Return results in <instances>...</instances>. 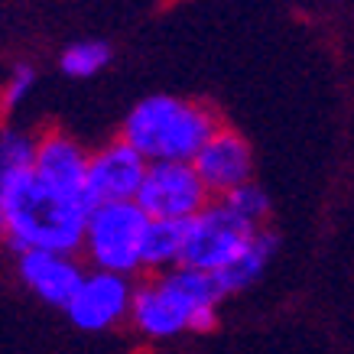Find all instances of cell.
<instances>
[{
    "instance_id": "1",
    "label": "cell",
    "mask_w": 354,
    "mask_h": 354,
    "mask_svg": "<svg viewBox=\"0 0 354 354\" xmlns=\"http://www.w3.org/2000/svg\"><path fill=\"white\" fill-rule=\"evenodd\" d=\"M221 290L215 277L192 267H172L133 283L127 325L147 342H176L185 335H208L218 325Z\"/></svg>"
},
{
    "instance_id": "2",
    "label": "cell",
    "mask_w": 354,
    "mask_h": 354,
    "mask_svg": "<svg viewBox=\"0 0 354 354\" xmlns=\"http://www.w3.org/2000/svg\"><path fill=\"white\" fill-rule=\"evenodd\" d=\"M218 127V111L198 97L147 95L120 120L118 137L147 162H192Z\"/></svg>"
},
{
    "instance_id": "3",
    "label": "cell",
    "mask_w": 354,
    "mask_h": 354,
    "mask_svg": "<svg viewBox=\"0 0 354 354\" xmlns=\"http://www.w3.org/2000/svg\"><path fill=\"white\" fill-rule=\"evenodd\" d=\"M0 208L7 221V244L20 250H59L78 254L91 205L49 189L36 176H23L20 183L0 192Z\"/></svg>"
},
{
    "instance_id": "4",
    "label": "cell",
    "mask_w": 354,
    "mask_h": 354,
    "mask_svg": "<svg viewBox=\"0 0 354 354\" xmlns=\"http://www.w3.org/2000/svg\"><path fill=\"white\" fill-rule=\"evenodd\" d=\"M150 218L137 202H104L91 205L85 221V237L78 257L88 260V270H104L120 277L143 273V234Z\"/></svg>"
},
{
    "instance_id": "5",
    "label": "cell",
    "mask_w": 354,
    "mask_h": 354,
    "mask_svg": "<svg viewBox=\"0 0 354 354\" xmlns=\"http://www.w3.org/2000/svg\"><path fill=\"white\" fill-rule=\"evenodd\" d=\"M263 227H250L237 218L221 198H212L202 212L185 225L183 267H192L205 277H218L237 260V254L250 244V237Z\"/></svg>"
},
{
    "instance_id": "6",
    "label": "cell",
    "mask_w": 354,
    "mask_h": 354,
    "mask_svg": "<svg viewBox=\"0 0 354 354\" xmlns=\"http://www.w3.org/2000/svg\"><path fill=\"white\" fill-rule=\"evenodd\" d=\"M212 192L205 189L192 162H150L143 185L137 192V205L153 221H192Z\"/></svg>"
},
{
    "instance_id": "7",
    "label": "cell",
    "mask_w": 354,
    "mask_h": 354,
    "mask_svg": "<svg viewBox=\"0 0 354 354\" xmlns=\"http://www.w3.org/2000/svg\"><path fill=\"white\" fill-rule=\"evenodd\" d=\"M130 302H133V279L104 270H88L85 279L78 283L75 296L65 306V319L78 332L101 335L114 332L130 319Z\"/></svg>"
},
{
    "instance_id": "8",
    "label": "cell",
    "mask_w": 354,
    "mask_h": 354,
    "mask_svg": "<svg viewBox=\"0 0 354 354\" xmlns=\"http://www.w3.org/2000/svg\"><path fill=\"white\" fill-rule=\"evenodd\" d=\"M147 166L150 162L143 160L133 147H127L120 137L108 140L104 147L91 150V156H88V202H137Z\"/></svg>"
},
{
    "instance_id": "9",
    "label": "cell",
    "mask_w": 354,
    "mask_h": 354,
    "mask_svg": "<svg viewBox=\"0 0 354 354\" xmlns=\"http://www.w3.org/2000/svg\"><path fill=\"white\" fill-rule=\"evenodd\" d=\"M13 267H17V279L23 283V290L53 309L68 306L78 283L88 273L78 254H59V250H20Z\"/></svg>"
},
{
    "instance_id": "10",
    "label": "cell",
    "mask_w": 354,
    "mask_h": 354,
    "mask_svg": "<svg viewBox=\"0 0 354 354\" xmlns=\"http://www.w3.org/2000/svg\"><path fill=\"white\" fill-rule=\"evenodd\" d=\"M198 179L205 183V189L212 192V198L234 192L241 185L254 183V150L234 127H221L208 137L198 156L192 160Z\"/></svg>"
},
{
    "instance_id": "11",
    "label": "cell",
    "mask_w": 354,
    "mask_h": 354,
    "mask_svg": "<svg viewBox=\"0 0 354 354\" xmlns=\"http://www.w3.org/2000/svg\"><path fill=\"white\" fill-rule=\"evenodd\" d=\"M88 156L91 153L78 143L72 133L53 127L43 130L36 137V156H32V176L46 183L49 189L72 198H85V183H88ZM91 205V202H88Z\"/></svg>"
},
{
    "instance_id": "12",
    "label": "cell",
    "mask_w": 354,
    "mask_h": 354,
    "mask_svg": "<svg viewBox=\"0 0 354 354\" xmlns=\"http://www.w3.org/2000/svg\"><path fill=\"white\" fill-rule=\"evenodd\" d=\"M277 250H279L277 231H273V227L257 231V234L250 237V244L237 254L234 263L215 277L221 296H225V299L227 296H241V292H247L250 286H257L260 277L267 273V267L273 263V257H277Z\"/></svg>"
},
{
    "instance_id": "13",
    "label": "cell",
    "mask_w": 354,
    "mask_h": 354,
    "mask_svg": "<svg viewBox=\"0 0 354 354\" xmlns=\"http://www.w3.org/2000/svg\"><path fill=\"white\" fill-rule=\"evenodd\" d=\"M185 225L183 221H153L150 218L147 234H143V254H140L143 273H166L172 267H183Z\"/></svg>"
},
{
    "instance_id": "14",
    "label": "cell",
    "mask_w": 354,
    "mask_h": 354,
    "mask_svg": "<svg viewBox=\"0 0 354 354\" xmlns=\"http://www.w3.org/2000/svg\"><path fill=\"white\" fill-rule=\"evenodd\" d=\"M32 156H36V137L32 133L17 127L0 130V192L7 185L20 183L23 176H30Z\"/></svg>"
},
{
    "instance_id": "15",
    "label": "cell",
    "mask_w": 354,
    "mask_h": 354,
    "mask_svg": "<svg viewBox=\"0 0 354 354\" xmlns=\"http://www.w3.org/2000/svg\"><path fill=\"white\" fill-rule=\"evenodd\" d=\"M114 59V49L104 39H78V43H68L59 55V68H62L65 78H95L101 75L104 68Z\"/></svg>"
},
{
    "instance_id": "16",
    "label": "cell",
    "mask_w": 354,
    "mask_h": 354,
    "mask_svg": "<svg viewBox=\"0 0 354 354\" xmlns=\"http://www.w3.org/2000/svg\"><path fill=\"white\" fill-rule=\"evenodd\" d=\"M221 202L237 218H244L250 227H270V195L257 183H247L241 189H234V192L221 195Z\"/></svg>"
},
{
    "instance_id": "17",
    "label": "cell",
    "mask_w": 354,
    "mask_h": 354,
    "mask_svg": "<svg viewBox=\"0 0 354 354\" xmlns=\"http://www.w3.org/2000/svg\"><path fill=\"white\" fill-rule=\"evenodd\" d=\"M32 88H36V68L32 65H17L7 82L0 85V111L3 114H13V111H20L26 104V97L32 95Z\"/></svg>"
},
{
    "instance_id": "18",
    "label": "cell",
    "mask_w": 354,
    "mask_h": 354,
    "mask_svg": "<svg viewBox=\"0 0 354 354\" xmlns=\"http://www.w3.org/2000/svg\"><path fill=\"white\" fill-rule=\"evenodd\" d=\"M0 241H7V221H3V208H0Z\"/></svg>"
},
{
    "instance_id": "19",
    "label": "cell",
    "mask_w": 354,
    "mask_h": 354,
    "mask_svg": "<svg viewBox=\"0 0 354 354\" xmlns=\"http://www.w3.org/2000/svg\"><path fill=\"white\" fill-rule=\"evenodd\" d=\"M335 3H342V0H335Z\"/></svg>"
}]
</instances>
